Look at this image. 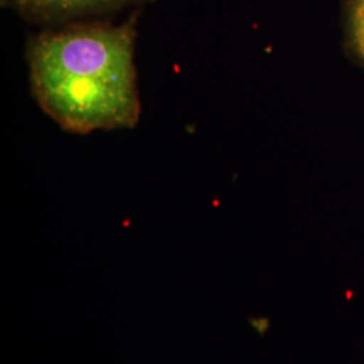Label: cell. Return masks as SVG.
Instances as JSON below:
<instances>
[{
	"instance_id": "6da1fadb",
	"label": "cell",
	"mask_w": 364,
	"mask_h": 364,
	"mask_svg": "<svg viewBox=\"0 0 364 364\" xmlns=\"http://www.w3.org/2000/svg\"><path fill=\"white\" fill-rule=\"evenodd\" d=\"M136 23L73 22L30 39L27 64L39 107L75 134L126 130L138 124Z\"/></svg>"
},
{
	"instance_id": "7a4b0ae2",
	"label": "cell",
	"mask_w": 364,
	"mask_h": 364,
	"mask_svg": "<svg viewBox=\"0 0 364 364\" xmlns=\"http://www.w3.org/2000/svg\"><path fill=\"white\" fill-rule=\"evenodd\" d=\"M149 0H1L28 22L41 25H66L81 18L111 13Z\"/></svg>"
},
{
	"instance_id": "3957f363",
	"label": "cell",
	"mask_w": 364,
	"mask_h": 364,
	"mask_svg": "<svg viewBox=\"0 0 364 364\" xmlns=\"http://www.w3.org/2000/svg\"><path fill=\"white\" fill-rule=\"evenodd\" d=\"M348 25L352 46L364 63V0L348 1Z\"/></svg>"
}]
</instances>
